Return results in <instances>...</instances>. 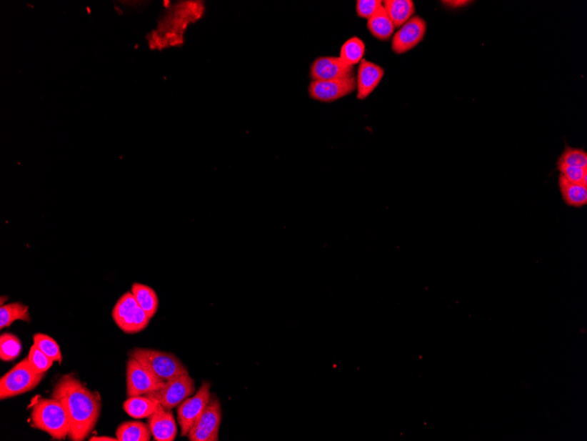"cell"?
Masks as SVG:
<instances>
[{"label":"cell","mask_w":587,"mask_h":441,"mask_svg":"<svg viewBox=\"0 0 587 441\" xmlns=\"http://www.w3.org/2000/svg\"><path fill=\"white\" fill-rule=\"evenodd\" d=\"M51 397L66 407L70 421L69 440H85L101 415V401L99 395L87 389L74 375H66L56 382Z\"/></svg>","instance_id":"1"},{"label":"cell","mask_w":587,"mask_h":441,"mask_svg":"<svg viewBox=\"0 0 587 441\" xmlns=\"http://www.w3.org/2000/svg\"><path fill=\"white\" fill-rule=\"evenodd\" d=\"M34 428L41 430L53 440H64L70 432V421L66 407L56 398H39L31 410Z\"/></svg>","instance_id":"2"},{"label":"cell","mask_w":587,"mask_h":441,"mask_svg":"<svg viewBox=\"0 0 587 441\" xmlns=\"http://www.w3.org/2000/svg\"><path fill=\"white\" fill-rule=\"evenodd\" d=\"M129 355L139 361L152 375L164 382L189 374L188 368L174 353L154 349L136 348L131 350Z\"/></svg>","instance_id":"3"},{"label":"cell","mask_w":587,"mask_h":441,"mask_svg":"<svg viewBox=\"0 0 587 441\" xmlns=\"http://www.w3.org/2000/svg\"><path fill=\"white\" fill-rule=\"evenodd\" d=\"M44 376L34 370L28 358L21 360L0 379V399L3 401L30 392L39 385Z\"/></svg>","instance_id":"4"},{"label":"cell","mask_w":587,"mask_h":441,"mask_svg":"<svg viewBox=\"0 0 587 441\" xmlns=\"http://www.w3.org/2000/svg\"><path fill=\"white\" fill-rule=\"evenodd\" d=\"M111 314L114 322L126 334L143 332L151 320L136 302L131 292H125L117 300Z\"/></svg>","instance_id":"5"},{"label":"cell","mask_w":587,"mask_h":441,"mask_svg":"<svg viewBox=\"0 0 587 441\" xmlns=\"http://www.w3.org/2000/svg\"><path fill=\"white\" fill-rule=\"evenodd\" d=\"M196 382L191 376L182 375L166 381L161 389L147 394L163 408L171 410L196 393Z\"/></svg>","instance_id":"6"},{"label":"cell","mask_w":587,"mask_h":441,"mask_svg":"<svg viewBox=\"0 0 587 441\" xmlns=\"http://www.w3.org/2000/svg\"><path fill=\"white\" fill-rule=\"evenodd\" d=\"M223 410L219 397L212 394L207 407L189 432L190 441H219Z\"/></svg>","instance_id":"7"},{"label":"cell","mask_w":587,"mask_h":441,"mask_svg":"<svg viewBox=\"0 0 587 441\" xmlns=\"http://www.w3.org/2000/svg\"><path fill=\"white\" fill-rule=\"evenodd\" d=\"M211 382H204L196 395L186 398L177 407L178 422L181 428L182 437L188 436L190 430L203 415L206 407L211 400Z\"/></svg>","instance_id":"8"},{"label":"cell","mask_w":587,"mask_h":441,"mask_svg":"<svg viewBox=\"0 0 587 441\" xmlns=\"http://www.w3.org/2000/svg\"><path fill=\"white\" fill-rule=\"evenodd\" d=\"M128 397L146 395L161 389L166 382L156 377L142 364L129 357L126 367Z\"/></svg>","instance_id":"9"},{"label":"cell","mask_w":587,"mask_h":441,"mask_svg":"<svg viewBox=\"0 0 587 441\" xmlns=\"http://www.w3.org/2000/svg\"><path fill=\"white\" fill-rule=\"evenodd\" d=\"M356 89V76L335 81H314L308 86V94L313 100L333 102L348 96Z\"/></svg>","instance_id":"10"},{"label":"cell","mask_w":587,"mask_h":441,"mask_svg":"<svg viewBox=\"0 0 587 441\" xmlns=\"http://www.w3.org/2000/svg\"><path fill=\"white\" fill-rule=\"evenodd\" d=\"M426 32V22L424 19L413 16L406 24L400 26L398 31L393 36L391 49L396 54H403L424 39Z\"/></svg>","instance_id":"11"},{"label":"cell","mask_w":587,"mask_h":441,"mask_svg":"<svg viewBox=\"0 0 587 441\" xmlns=\"http://www.w3.org/2000/svg\"><path fill=\"white\" fill-rule=\"evenodd\" d=\"M353 75V67L346 66L341 59L335 56H321L311 66V77L314 81H335Z\"/></svg>","instance_id":"12"},{"label":"cell","mask_w":587,"mask_h":441,"mask_svg":"<svg viewBox=\"0 0 587 441\" xmlns=\"http://www.w3.org/2000/svg\"><path fill=\"white\" fill-rule=\"evenodd\" d=\"M384 76L383 68L378 64L362 59L358 66L356 89L357 98L365 100L378 86Z\"/></svg>","instance_id":"13"},{"label":"cell","mask_w":587,"mask_h":441,"mask_svg":"<svg viewBox=\"0 0 587 441\" xmlns=\"http://www.w3.org/2000/svg\"><path fill=\"white\" fill-rule=\"evenodd\" d=\"M148 427L155 440L174 441L176 438V420L173 412L163 407L148 417Z\"/></svg>","instance_id":"14"},{"label":"cell","mask_w":587,"mask_h":441,"mask_svg":"<svg viewBox=\"0 0 587 441\" xmlns=\"http://www.w3.org/2000/svg\"><path fill=\"white\" fill-rule=\"evenodd\" d=\"M383 6L395 28L406 24L415 12L414 3L411 0H385Z\"/></svg>","instance_id":"15"},{"label":"cell","mask_w":587,"mask_h":441,"mask_svg":"<svg viewBox=\"0 0 587 441\" xmlns=\"http://www.w3.org/2000/svg\"><path fill=\"white\" fill-rule=\"evenodd\" d=\"M161 407L158 402L147 397L146 395L129 397L124 402V410L126 413L131 417L137 418V420L151 417Z\"/></svg>","instance_id":"16"},{"label":"cell","mask_w":587,"mask_h":441,"mask_svg":"<svg viewBox=\"0 0 587 441\" xmlns=\"http://www.w3.org/2000/svg\"><path fill=\"white\" fill-rule=\"evenodd\" d=\"M558 186L563 200L571 207L581 208L587 204V187L573 184L560 174Z\"/></svg>","instance_id":"17"},{"label":"cell","mask_w":587,"mask_h":441,"mask_svg":"<svg viewBox=\"0 0 587 441\" xmlns=\"http://www.w3.org/2000/svg\"><path fill=\"white\" fill-rule=\"evenodd\" d=\"M131 292L136 302L146 312L148 317L154 318L159 307V299L154 289L146 284L134 283L131 287Z\"/></svg>","instance_id":"18"},{"label":"cell","mask_w":587,"mask_h":441,"mask_svg":"<svg viewBox=\"0 0 587 441\" xmlns=\"http://www.w3.org/2000/svg\"><path fill=\"white\" fill-rule=\"evenodd\" d=\"M367 26L371 35L381 41H388L395 31V26L385 12L383 4L368 20Z\"/></svg>","instance_id":"19"},{"label":"cell","mask_w":587,"mask_h":441,"mask_svg":"<svg viewBox=\"0 0 587 441\" xmlns=\"http://www.w3.org/2000/svg\"><path fill=\"white\" fill-rule=\"evenodd\" d=\"M118 441H150L151 432L148 425L139 421H128L117 427Z\"/></svg>","instance_id":"20"},{"label":"cell","mask_w":587,"mask_h":441,"mask_svg":"<svg viewBox=\"0 0 587 441\" xmlns=\"http://www.w3.org/2000/svg\"><path fill=\"white\" fill-rule=\"evenodd\" d=\"M16 321L31 322L29 307L21 302H14L2 305L1 309H0V329L7 328Z\"/></svg>","instance_id":"21"},{"label":"cell","mask_w":587,"mask_h":441,"mask_svg":"<svg viewBox=\"0 0 587 441\" xmlns=\"http://www.w3.org/2000/svg\"><path fill=\"white\" fill-rule=\"evenodd\" d=\"M366 46L364 41L359 37H352L342 45L339 59L346 66L353 67L360 64L365 55Z\"/></svg>","instance_id":"22"},{"label":"cell","mask_w":587,"mask_h":441,"mask_svg":"<svg viewBox=\"0 0 587 441\" xmlns=\"http://www.w3.org/2000/svg\"><path fill=\"white\" fill-rule=\"evenodd\" d=\"M21 342L14 334L3 333L0 336V359L6 362L14 361L21 355Z\"/></svg>","instance_id":"23"},{"label":"cell","mask_w":587,"mask_h":441,"mask_svg":"<svg viewBox=\"0 0 587 441\" xmlns=\"http://www.w3.org/2000/svg\"><path fill=\"white\" fill-rule=\"evenodd\" d=\"M34 345L39 348L54 362H62L63 357L59 344L52 337L43 333H37L33 337Z\"/></svg>","instance_id":"24"},{"label":"cell","mask_w":587,"mask_h":441,"mask_svg":"<svg viewBox=\"0 0 587 441\" xmlns=\"http://www.w3.org/2000/svg\"><path fill=\"white\" fill-rule=\"evenodd\" d=\"M558 165H567L587 169V153L585 150L579 149V148H573L566 146L563 153L559 156Z\"/></svg>","instance_id":"25"},{"label":"cell","mask_w":587,"mask_h":441,"mask_svg":"<svg viewBox=\"0 0 587 441\" xmlns=\"http://www.w3.org/2000/svg\"><path fill=\"white\" fill-rule=\"evenodd\" d=\"M28 359L34 370L39 372V374H45L46 372L51 370L53 363H54V361L49 358L47 355H44V353L34 345L30 348Z\"/></svg>","instance_id":"26"},{"label":"cell","mask_w":587,"mask_h":441,"mask_svg":"<svg viewBox=\"0 0 587 441\" xmlns=\"http://www.w3.org/2000/svg\"><path fill=\"white\" fill-rule=\"evenodd\" d=\"M560 174L573 184L587 187V169L567 165H558Z\"/></svg>","instance_id":"27"},{"label":"cell","mask_w":587,"mask_h":441,"mask_svg":"<svg viewBox=\"0 0 587 441\" xmlns=\"http://www.w3.org/2000/svg\"><path fill=\"white\" fill-rule=\"evenodd\" d=\"M383 1L380 0H358L356 2V14L358 16L366 20H369L379 7L382 6Z\"/></svg>","instance_id":"28"},{"label":"cell","mask_w":587,"mask_h":441,"mask_svg":"<svg viewBox=\"0 0 587 441\" xmlns=\"http://www.w3.org/2000/svg\"><path fill=\"white\" fill-rule=\"evenodd\" d=\"M442 3L445 4L448 6L452 7V9H457V7H462L466 6L468 1H463V0H449V1H442Z\"/></svg>","instance_id":"29"},{"label":"cell","mask_w":587,"mask_h":441,"mask_svg":"<svg viewBox=\"0 0 587 441\" xmlns=\"http://www.w3.org/2000/svg\"><path fill=\"white\" fill-rule=\"evenodd\" d=\"M90 441H118L117 438H112V437L99 436L91 437Z\"/></svg>","instance_id":"30"}]
</instances>
